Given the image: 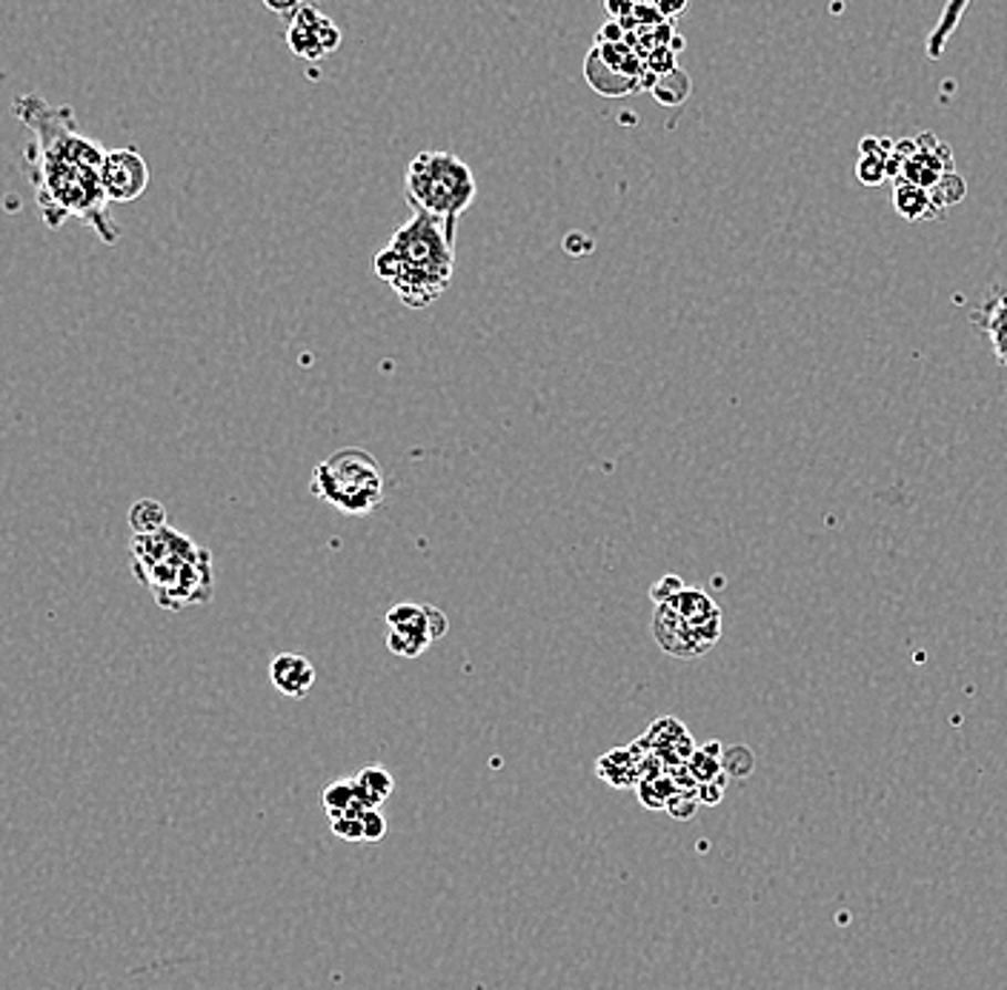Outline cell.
I'll use <instances>...</instances> for the list:
<instances>
[{
	"label": "cell",
	"instance_id": "6da1fadb",
	"mask_svg": "<svg viewBox=\"0 0 1007 990\" xmlns=\"http://www.w3.org/2000/svg\"><path fill=\"white\" fill-rule=\"evenodd\" d=\"M12 112L32 132V184L43 223L61 229L75 218L112 247L121 229L112 221L101 184L104 146L83 135L72 106H52L41 95H18Z\"/></svg>",
	"mask_w": 1007,
	"mask_h": 990
},
{
	"label": "cell",
	"instance_id": "7a4b0ae2",
	"mask_svg": "<svg viewBox=\"0 0 1007 990\" xmlns=\"http://www.w3.org/2000/svg\"><path fill=\"white\" fill-rule=\"evenodd\" d=\"M456 270V243L444 223L429 212H413L390 243L373 258V272L393 286L395 299L409 310H424L447 292Z\"/></svg>",
	"mask_w": 1007,
	"mask_h": 990
},
{
	"label": "cell",
	"instance_id": "3957f363",
	"mask_svg": "<svg viewBox=\"0 0 1007 990\" xmlns=\"http://www.w3.org/2000/svg\"><path fill=\"white\" fill-rule=\"evenodd\" d=\"M132 575L153 593L155 604L178 613L215 596L212 553L198 541L164 524L155 533H132Z\"/></svg>",
	"mask_w": 1007,
	"mask_h": 990
},
{
	"label": "cell",
	"instance_id": "277c9868",
	"mask_svg": "<svg viewBox=\"0 0 1007 990\" xmlns=\"http://www.w3.org/2000/svg\"><path fill=\"white\" fill-rule=\"evenodd\" d=\"M407 201L415 212H429L444 223L449 243H456L458 221L476 201L473 169L453 153H418L407 167Z\"/></svg>",
	"mask_w": 1007,
	"mask_h": 990
},
{
	"label": "cell",
	"instance_id": "5b68a950",
	"mask_svg": "<svg viewBox=\"0 0 1007 990\" xmlns=\"http://www.w3.org/2000/svg\"><path fill=\"white\" fill-rule=\"evenodd\" d=\"M310 490L315 499L326 501L341 513L366 515L387 496V476L381 470L378 458L361 447H344L315 467Z\"/></svg>",
	"mask_w": 1007,
	"mask_h": 990
},
{
	"label": "cell",
	"instance_id": "8992f818",
	"mask_svg": "<svg viewBox=\"0 0 1007 990\" xmlns=\"http://www.w3.org/2000/svg\"><path fill=\"white\" fill-rule=\"evenodd\" d=\"M101 184H104L106 201L110 204H132L149 187V167L141 158L135 146L124 149H106L104 169H101Z\"/></svg>",
	"mask_w": 1007,
	"mask_h": 990
},
{
	"label": "cell",
	"instance_id": "52a82bcc",
	"mask_svg": "<svg viewBox=\"0 0 1007 990\" xmlns=\"http://www.w3.org/2000/svg\"><path fill=\"white\" fill-rule=\"evenodd\" d=\"M287 43L298 58L321 61L341 46V29L326 14L318 12L315 7L301 3V9L292 14L290 29H287Z\"/></svg>",
	"mask_w": 1007,
	"mask_h": 990
},
{
	"label": "cell",
	"instance_id": "ba28073f",
	"mask_svg": "<svg viewBox=\"0 0 1007 990\" xmlns=\"http://www.w3.org/2000/svg\"><path fill=\"white\" fill-rule=\"evenodd\" d=\"M653 636L658 647L673 658H698L710 650V645L698 636L696 627L684 622L669 602L656 604V616H653Z\"/></svg>",
	"mask_w": 1007,
	"mask_h": 990
},
{
	"label": "cell",
	"instance_id": "9c48e42d",
	"mask_svg": "<svg viewBox=\"0 0 1007 990\" xmlns=\"http://www.w3.org/2000/svg\"><path fill=\"white\" fill-rule=\"evenodd\" d=\"M669 604L676 607V613L684 622L691 624V627H696L698 636H702L710 647L721 638V609H718V604L713 602L704 590L684 587L682 593H676V596L669 598Z\"/></svg>",
	"mask_w": 1007,
	"mask_h": 990
},
{
	"label": "cell",
	"instance_id": "30bf717a",
	"mask_svg": "<svg viewBox=\"0 0 1007 990\" xmlns=\"http://www.w3.org/2000/svg\"><path fill=\"white\" fill-rule=\"evenodd\" d=\"M318 673L312 661L301 653H278L270 661V681L287 699H304L315 687Z\"/></svg>",
	"mask_w": 1007,
	"mask_h": 990
},
{
	"label": "cell",
	"instance_id": "8fae6325",
	"mask_svg": "<svg viewBox=\"0 0 1007 990\" xmlns=\"http://www.w3.org/2000/svg\"><path fill=\"white\" fill-rule=\"evenodd\" d=\"M970 324L979 326L987 335L994 355L1001 367H1007V290L987 295L976 310L970 312Z\"/></svg>",
	"mask_w": 1007,
	"mask_h": 990
},
{
	"label": "cell",
	"instance_id": "7c38bea8",
	"mask_svg": "<svg viewBox=\"0 0 1007 990\" xmlns=\"http://www.w3.org/2000/svg\"><path fill=\"white\" fill-rule=\"evenodd\" d=\"M393 788L395 779L390 775V770L381 768V764H370V768H364L355 775V796H359V802L364 804V807H370V811L387 802Z\"/></svg>",
	"mask_w": 1007,
	"mask_h": 990
},
{
	"label": "cell",
	"instance_id": "4fadbf2b",
	"mask_svg": "<svg viewBox=\"0 0 1007 990\" xmlns=\"http://www.w3.org/2000/svg\"><path fill=\"white\" fill-rule=\"evenodd\" d=\"M166 524V510L153 499H141L129 510L132 533H155Z\"/></svg>",
	"mask_w": 1007,
	"mask_h": 990
},
{
	"label": "cell",
	"instance_id": "5bb4252c",
	"mask_svg": "<svg viewBox=\"0 0 1007 990\" xmlns=\"http://www.w3.org/2000/svg\"><path fill=\"white\" fill-rule=\"evenodd\" d=\"M965 7H967V0H951V3H947L945 14H942V21H938V27L933 29L931 38H927V55L931 58L942 55V49H945L947 38H951V32L956 29V23H959Z\"/></svg>",
	"mask_w": 1007,
	"mask_h": 990
},
{
	"label": "cell",
	"instance_id": "9a60e30c",
	"mask_svg": "<svg viewBox=\"0 0 1007 990\" xmlns=\"http://www.w3.org/2000/svg\"><path fill=\"white\" fill-rule=\"evenodd\" d=\"M355 799H359L355 796V779H339V782H332L330 788L324 790L321 802H324L326 813H330V819H332V816H344L352 804H355Z\"/></svg>",
	"mask_w": 1007,
	"mask_h": 990
},
{
	"label": "cell",
	"instance_id": "2e32d148",
	"mask_svg": "<svg viewBox=\"0 0 1007 990\" xmlns=\"http://www.w3.org/2000/svg\"><path fill=\"white\" fill-rule=\"evenodd\" d=\"M931 201L933 198H927V195L918 187H913V184H907V187L902 184V187L896 189V209L907 218V221H918L922 216H927V212H931Z\"/></svg>",
	"mask_w": 1007,
	"mask_h": 990
},
{
	"label": "cell",
	"instance_id": "e0dca14e",
	"mask_svg": "<svg viewBox=\"0 0 1007 990\" xmlns=\"http://www.w3.org/2000/svg\"><path fill=\"white\" fill-rule=\"evenodd\" d=\"M429 645H433V642H429L427 636H418V633H407V631L387 633V647L395 653V656L418 658Z\"/></svg>",
	"mask_w": 1007,
	"mask_h": 990
},
{
	"label": "cell",
	"instance_id": "ac0fdd59",
	"mask_svg": "<svg viewBox=\"0 0 1007 990\" xmlns=\"http://www.w3.org/2000/svg\"><path fill=\"white\" fill-rule=\"evenodd\" d=\"M721 770L727 775H750L752 773V753L750 748H730L721 753Z\"/></svg>",
	"mask_w": 1007,
	"mask_h": 990
},
{
	"label": "cell",
	"instance_id": "d6986e66",
	"mask_svg": "<svg viewBox=\"0 0 1007 990\" xmlns=\"http://www.w3.org/2000/svg\"><path fill=\"white\" fill-rule=\"evenodd\" d=\"M332 833L339 838H346V842H364V827H361V819L355 816H332L330 819Z\"/></svg>",
	"mask_w": 1007,
	"mask_h": 990
},
{
	"label": "cell",
	"instance_id": "ffe728a7",
	"mask_svg": "<svg viewBox=\"0 0 1007 990\" xmlns=\"http://www.w3.org/2000/svg\"><path fill=\"white\" fill-rule=\"evenodd\" d=\"M361 827H364V842H381L384 833H387V819H384V813L378 807H373V811H364Z\"/></svg>",
	"mask_w": 1007,
	"mask_h": 990
},
{
	"label": "cell",
	"instance_id": "44dd1931",
	"mask_svg": "<svg viewBox=\"0 0 1007 990\" xmlns=\"http://www.w3.org/2000/svg\"><path fill=\"white\" fill-rule=\"evenodd\" d=\"M664 807H667V811L673 813L676 819H691L698 807V799L691 796V793H682V790H676V793L667 799Z\"/></svg>",
	"mask_w": 1007,
	"mask_h": 990
},
{
	"label": "cell",
	"instance_id": "7402d4cb",
	"mask_svg": "<svg viewBox=\"0 0 1007 990\" xmlns=\"http://www.w3.org/2000/svg\"><path fill=\"white\" fill-rule=\"evenodd\" d=\"M682 590H684V582L678 579V575H664L662 582L653 584V590H650V598H653V604H662V602H669V598L676 596V593H682Z\"/></svg>",
	"mask_w": 1007,
	"mask_h": 990
},
{
	"label": "cell",
	"instance_id": "603a6c76",
	"mask_svg": "<svg viewBox=\"0 0 1007 990\" xmlns=\"http://www.w3.org/2000/svg\"><path fill=\"white\" fill-rule=\"evenodd\" d=\"M263 7L276 14H287V18H292V14L301 9V0H263Z\"/></svg>",
	"mask_w": 1007,
	"mask_h": 990
},
{
	"label": "cell",
	"instance_id": "cb8c5ba5",
	"mask_svg": "<svg viewBox=\"0 0 1007 990\" xmlns=\"http://www.w3.org/2000/svg\"><path fill=\"white\" fill-rule=\"evenodd\" d=\"M687 3H691V0H656L658 14H664V18H676V14H682L684 9H687Z\"/></svg>",
	"mask_w": 1007,
	"mask_h": 990
}]
</instances>
